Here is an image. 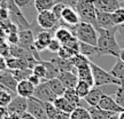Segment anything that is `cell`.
Returning a JSON list of instances; mask_svg holds the SVG:
<instances>
[{
	"mask_svg": "<svg viewBox=\"0 0 124 119\" xmlns=\"http://www.w3.org/2000/svg\"><path fill=\"white\" fill-rule=\"evenodd\" d=\"M75 9L80 22L90 23L97 29V9L93 5V0H78Z\"/></svg>",
	"mask_w": 124,
	"mask_h": 119,
	"instance_id": "cell-3",
	"label": "cell"
},
{
	"mask_svg": "<svg viewBox=\"0 0 124 119\" xmlns=\"http://www.w3.org/2000/svg\"><path fill=\"white\" fill-rule=\"evenodd\" d=\"M80 22V18L78 16V13L76 12L75 8L66 6L62 10L61 20H60V25L64 27H75Z\"/></svg>",
	"mask_w": 124,
	"mask_h": 119,
	"instance_id": "cell-11",
	"label": "cell"
},
{
	"mask_svg": "<svg viewBox=\"0 0 124 119\" xmlns=\"http://www.w3.org/2000/svg\"><path fill=\"white\" fill-rule=\"evenodd\" d=\"M36 21L43 30H56L60 27V21L56 18L52 10H45L38 13Z\"/></svg>",
	"mask_w": 124,
	"mask_h": 119,
	"instance_id": "cell-6",
	"label": "cell"
},
{
	"mask_svg": "<svg viewBox=\"0 0 124 119\" xmlns=\"http://www.w3.org/2000/svg\"><path fill=\"white\" fill-rule=\"evenodd\" d=\"M118 119H124V111H122V112L118 113Z\"/></svg>",
	"mask_w": 124,
	"mask_h": 119,
	"instance_id": "cell-55",
	"label": "cell"
},
{
	"mask_svg": "<svg viewBox=\"0 0 124 119\" xmlns=\"http://www.w3.org/2000/svg\"><path fill=\"white\" fill-rule=\"evenodd\" d=\"M58 79L62 81V84L66 86L67 88H75L77 83H78V77L75 72L71 71H62L58 75Z\"/></svg>",
	"mask_w": 124,
	"mask_h": 119,
	"instance_id": "cell-18",
	"label": "cell"
},
{
	"mask_svg": "<svg viewBox=\"0 0 124 119\" xmlns=\"http://www.w3.org/2000/svg\"><path fill=\"white\" fill-rule=\"evenodd\" d=\"M121 7H123V8H124V0H122V1H121Z\"/></svg>",
	"mask_w": 124,
	"mask_h": 119,
	"instance_id": "cell-57",
	"label": "cell"
},
{
	"mask_svg": "<svg viewBox=\"0 0 124 119\" xmlns=\"http://www.w3.org/2000/svg\"><path fill=\"white\" fill-rule=\"evenodd\" d=\"M61 46H62V45L59 42L58 40L55 39V38H53V39H52V41L49 42V45L47 46V49H48L51 53H56V54H58V52L60 50V48H61Z\"/></svg>",
	"mask_w": 124,
	"mask_h": 119,
	"instance_id": "cell-42",
	"label": "cell"
},
{
	"mask_svg": "<svg viewBox=\"0 0 124 119\" xmlns=\"http://www.w3.org/2000/svg\"><path fill=\"white\" fill-rule=\"evenodd\" d=\"M51 62L58 68V70L60 72H62V71H71V72H75L76 73V68L71 64L69 60H63V58L58 56L55 58H52Z\"/></svg>",
	"mask_w": 124,
	"mask_h": 119,
	"instance_id": "cell-25",
	"label": "cell"
},
{
	"mask_svg": "<svg viewBox=\"0 0 124 119\" xmlns=\"http://www.w3.org/2000/svg\"><path fill=\"white\" fill-rule=\"evenodd\" d=\"M79 54L85 55L86 57L90 58L91 56H99V50L97 46H92L79 41Z\"/></svg>",
	"mask_w": 124,
	"mask_h": 119,
	"instance_id": "cell-27",
	"label": "cell"
},
{
	"mask_svg": "<svg viewBox=\"0 0 124 119\" xmlns=\"http://www.w3.org/2000/svg\"><path fill=\"white\" fill-rule=\"evenodd\" d=\"M70 61V63L72 64V65L75 66L76 69L78 68V66L80 65H84V64H87V63H90L91 62V60H90L89 57H86L85 55H82V54H76L75 56H72V57L69 60Z\"/></svg>",
	"mask_w": 124,
	"mask_h": 119,
	"instance_id": "cell-35",
	"label": "cell"
},
{
	"mask_svg": "<svg viewBox=\"0 0 124 119\" xmlns=\"http://www.w3.org/2000/svg\"><path fill=\"white\" fill-rule=\"evenodd\" d=\"M91 88H92V86L89 83H86L84 80H78V83H77V85H76V87H75V91L78 94V96L84 100V97L89 94Z\"/></svg>",
	"mask_w": 124,
	"mask_h": 119,
	"instance_id": "cell-30",
	"label": "cell"
},
{
	"mask_svg": "<svg viewBox=\"0 0 124 119\" xmlns=\"http://www.w3.org/2000/svg\"><path fill=\"white\" fill-rule=\"evenodd\" d=\"M114 98H115V101L117 102V104L124 109V83L121 85V86L117 87Z\"/></svg>",
	"mask_w": 124,
	"mask_h": 119,
	"instance_id": "cell-41",
	"label": "cell"
},
{
	"mask_svg": "<svg viewBox=\"0 0 124 119\" xmlns=\"http://www.w3.org/2000/svg\"><path fill=\"white\" fill-rule=\"evenodd\" d=\"M93 5L97 10L114 13L116 9L121 8L120 0H93Z\"/></svg>",
	"mask_w": 124,
	"mask_h": 119,
	"instance_id": "cell-15",
	"label": "cell"
},
{
	"mask_svg": "<svg viewBox=\"0 0 124 119\" xmlns=\"http://www.w3.org/2000/svg\"><path fill=\"white\" fill-rule=\"evenodd\" d=\"M1 7H6L8 9V13H9V20L16 24V27L18 28V30H28L30 29L31 25L30 23L27 21L25 16L23 15L22 13V9L17 7L16 4L14 2V0H6L5 4L1 6Z\"/></svg>",
	"mask_w": 124,
	"mask_h": 119,
	"instance_id": "cell-5",
	"label": "cell"
},
{
	"mask_svg": "<svg viewBox=\"0 0 124 119\" xmlns=\"http://www.w3.org/2000/svg\"><path fill=\"white\" fill-rule=\"evenodd\" d=\"M111 17H113V21H114L116 27L123 24L124 23V8L123 7L116 9L114 13H111Z\"/></svg>",
	"mask_w": 124,
	"mask_h": 119,
	"instance_id": "cell-39",
	"label": "cell"
},
{
	"mask_svg": "<svg viewBox=\"0 0 124 119\" xmlns=\"http://www.w3.org/2000/svg\"><path fill=\"white\" fill-rule=\"evenodd\" d=\"M109 119H118V113H115L114 116H111Z\"/></svg>",
	"mask_w": 124,
	"mask_h": 119,
	"instance_id": "cell-56",
	"label": "cell"
},
{
	"mask_svg": "<svg viewBox=\"0 0 124 119\" xmlns=\"http://www.w3.org/2000/svg\"><path fill=\"white\" fill-rule=\"evenodd\" d=\"M54 38L58 40L62 46H66L68 42H70L71 40L75 38V35H72V32L67 27L60 25V27L55 30V32H54Z\"/></svg>",
	"mask_w": 124,
	"mask_h": 119,
	"instance_id": "cell-17",
	"label": "cell"
},
{
	"mask_svg": "<svg viewBox=\"0 0 124 119\" xmlns=\"http://www.w3.org/2000/svg\"><path fill=\"white\" fill-rule=\"evenodd\" d=\"M28 80H29V81H30V83L33 85L35 87H36V86H38V85H39L40 83L43 81V79H40L39 77H37V76L33 75V73H32V75H31L29 78H28Z\"/></svg>",
	"mask_w": 124,
	"mask_h": 119,
	"instance_id": "cell-48",
	"label": "cell"
},
{
	"mask_svg": "<svg viewBox=\"0 0 124 119\" xmlns=\"http://www.w3.org/2000/svg\"><path fill=\"white\" fill-rule=\"evenodd\" d=\"M98 106L106 111H110V112H115V113H120L122 111H124V109L122 106H120L117 104V102L115 101V98H113V96L110 95H106L103 94L101 97V100L99 102Z\"/></svg>",
	"mask_w": 124,
	"mask_h": 119,
	"instance_id": "cell-13",
	"label": "cell"
},
{
	"mask_svg": "<svg viewBox=\"0 0 124 119\" xmlns=\"http://www.w3.org/2000/svg\"><path fill=\"white\" fill-rule=\"evenodd\" d=\"M32 73L36 75L37 77H39L40 79L45 80L46 79V68L40 61H38L36 63V65L32 68Z\"/></svg>",
	"mask_w": 124,
	"mask_h": 119,
	"instance_id": "cell-36",
	"label": "cell"
},
{
	"mask_svg": "<svg viewBox=\"0 0 124 119\" xmlns=\"http://www.w3.org/2000/svg\"><path fill=\"white\" fill-rule=\"evenodd\" d=\"M116 33H118L121 35V38L124 40V23L121 25H117V32Z\"/></svg>",
	"mask_w": 124,
	"mask_h": 119,
	"instance_id": "cell-50",
	"label": "cell"
},
{
	"mask_svg": "<svg viewBox=\"0 0 124 119\" xmlns=\"http://www.w3.org/2000/svg\"><path fill=\"white\" fill-rule=\"evenodd\" d=\"M98 28L108 29V30L116 28L115 23L113 21V17H111V13H106V12L97 10V29Z\"/></svg>",
	"mask_w": 124,
	"mask_h": 119,
	"instance_id": "cell-16",
	"label": "cell"
},
{
	"mask_svg": "<svg viewBox=\"0 0 124 119\" xmlns=\"http://www.w3.org/2000/svg\"><path fill=\"white\" fill-rule=\"evenodd\" d=\"M91 70H92L93 75V80H94V87H100L103 85H117L121 86L124 81L115 78L113 75H110V72H107L106 70H103L102 68L91 62Z\"/></svg>",
	"mask_w": 124,
	"mask_h": 119,
	"instance_id": "cell-4",
	"label": "cell"
},
{
	"mask_svg": "<svg viewBox=\"0 0 124 119\" xmlns=\"http://www.w3.org/2000/svg\"><path fill=\"white\" fill-rule=\"evenodd\" d=\"M0 55L7 58L10 56V45L7 42L6 38L0 37Z\"/></svg>",
	"mask_w": 124,
	"mask_h": 119,
	"instance_id": "cell-40",
	"label": "cell"
},
{
	"mask_svg": "<svg viewBox=\"0 0 124 119\" xmlns=\"http://www.w3.org/2000/svg\"><path fill=\"white\" fill-rule=\"evenodd\" d=\"M91 119H109L111 116L115 115V112H110V111H106L100 109L99 106H89L87 108Z\"/></svg>",
	"mask_w": 124,
	"mask_h": 119,
	"instance_id": "cell-24",
	"label": "cell"
},
{
	"mask_svg": "<svg viewBox=\"0 0 124 119\" xmlns=\"http://www.w3.org/2000/svg\"><path fill=\"white\" fill-rule=\"evenodd\" d=\"M54 32H55V30H43L36 35L33 47L36 48L37 52L40 53L45 49H47V46L54 38Z\"/></svg>",
	"mask_w": 124,
	"mask_h": 119,
	"instance_id": "cell-10",
	"label": "cell"
},
{
	"mask_svg": "<svg viewBox=\"0 0 124 119\" xmlns=\"http://www.w3.org/2000/svg\"><path fill=\"white\" fill-rule=\"evenodd\" d=\"M53 104L56 109H59L60 111L64 112L67 115H70L71 112L77 108L75 104H72L70 101H68L64 96H58L55 98V101L53 102Z\"/></svg>",
	"mask_w": 124,
	"mask_h": 119,
	"instance_id": "cell-22",
	"label": "cell"
},
{
	"mask_svg": "<svg viewBox=\"0 0 124 119\" xmlns=\"http://www.w3.org/2000/svg\"><path fill=\"white\" fill-rule=\"evenodd\" d=\"M64 7H66V5L63 4H55L53 6V8H52V12H53V14L56 16V18L59 21L61 20V14H62V10L64 9Z\"/></svg>",
	"mask_w": 124,
	"mask_h": 119,
	"instance_id": "cell-43",
	"label": "cell"
},
{
	"mask_svg": "<svg viewBox=\"0 0 124 119\" xmlns=\"http://www.w3.org/2000/svg\"><path fill=\"white\" fill-rule=\"evenodd\" d=\"M69 30L72 32V35H75L80 42L97 46L98 42V32L92 24L85 22H79L75 27H67Z\"/></svg>",
	"mask_w": 124,
	"mask_h": 119,
	"instance_id": "cell-2",
	"label": "cell"
},
{
	"mask_svg": "<svg viewBox=\"0 0 124 119\" xmlns=\"http://www.w3.org/2000/svg\"><path fill=\"white\" fill-rule=\"evenodd\" d=\"M32 117H35L36 119H48L47 113L45 111V108L43 105V102L39 101L36 97H29L28 98V110Z\"/></svg>",
	"mask_w": 124,
	"mask_h": 119,
	"instance_id": "cell-9",
	"label": "cell"
},
{
	"mask_svg": "<svg viewBox=\"0 0 124 119\" xmlns=\"http://www.w3.org/2000/svg\"><path fill=\"white\" fill-rule=\"evenodd\" d=\"M6 40L9 45H18V32H13L9 33L6 37Z\"/></svg>",
	"mask_w": 124,
	"mask_h": 119,
	"instance_id": "cell-44",
	"label": "cell"
},
{
	"mask_svg": "<svg viewBox=\"0 0 124 119\" xmlns=\"http://www.w3.org/2000/svg\"><path fill=\"white\" fill-rule=\"evenodd\" d=\"M54 5H55L54 0H33V6L38 13L45 10H52Z\"/></svg>",
	"mask_w": 124,
	"mask_h": 119,
	"instance_id": "cell-29",
	"label": "cell"
},
{
	"mask_svg": "<svg viewBox=\"0 0 124 119\" xmlns=\"http://www.w3.org/2000/svg\"><path fill=\"white\" fill-rule=\"evenodd\" d=\"M43 102V101H41ZM43 105L45 108V111L47 113L48 119H69V116L64 112L60 111L59 109H56L54 106L53 103H49V102H43Z\"/></svg>",
	"mask_w": 124,
	"mask_h": 119,
	"instance_id": "cell-21",
	"label": "cell"
},
{
	"mask_svg": "<svg viewBox=\"0 0 124 119\" xmlns=\"http://www.w3.org/2000/svg\"><path fill=\"white\" fill-rule=\"evenodd\" d=\"M8 115V111L5 106H0V119H4L6 116Z\"/></svg>",
	"mask_w": 124,
	"mask_h": 119,
	"instance_id": "cell-51",
	"label": "cell"
},
{
	"mask_svg": "<svg viewBox=\"0 0 124 119\" xmlns=\"http://www.w3.org/2000/svg\"><path fill=\"white\" fill-rule=\"evenodd\" d=\"M91 63V62H90ZM90 63L84 64V65H80L76 69V75L78 77L79 80H84L86 83H89L91 86H94V80H93V75H92V70H91V65Z\"/></svg>",
	"mask_w": 124,
	"mask_h": 119,
	"instance_id": "cell-20",
	"label": "cell"
},
{
	"mask_svg": "<svg viewBox=\"0 0 124 119\" xmlns=\"http://www.w3.org/2000/svg\"><path fill=\"white\" fill-rule=\"evenodd\" d=\"M69 119H91V115H90L87 108L77 106L75 110L70 113Z\"/></svg>",
	"mask_w": 124,
	"mask_h": 119,
	"instance_id": "cell-32",
	"label": "cell"
},
{
	"mask_svg": "<svg viewBox=\"0 0 124 119\" xmlns=\"http://www.w3.org/2000/svg\"><path fill=\"white\" fill-rule=\"evenodd\" d=\"M102 95H103V92L101 89L99 87H94L93 86L91 88V91L89 92V94L84 97V100L90 106H97L99 104L100 100H101Z\"/></svg>",
	"mask_w": 124,
	"mask_h": 119,
	"instance_id": "cell-23",
	"label": "cell"
},
{
	"mask_svg": "<svg viewBox=\"0 0 124 119\" xmlns=\"http://www.w3.org/2000/svg\"><path fill=\"white\" fill-rule=\"evenodd\" d=\"M98 42L97 47L99 50V56L102 55H111L118 57L121 52V48L118 46V42L116 40V32H117V27L114 29H101L98 28Z\"/></svg>",
	"mask_w": 124,
	"mask_h": 119,
	"instance_id": "cell-1",
	"label": "cell"
},
{
	"mask_svg": "<svg viewBox=\"0 0 124 119\" xmlns=\"http://www.w3.org/2000/svg\"><path fill=\"white\" fill-rule=\"evenodd\" d=\"M47 83H48L51 89L53 91V93L56 95V96H63V94L66 92L67 87L62 84L61 80L58 79V78H53V79L47 80Z\"/></svg>",
	"mask_w": 124,
	"mask_h": 119,
	"instance_id": "cell-26",
	"label": "cell"
},
{
	"mask_svg": "<svg viewBox=\"0 0 124 119\" xmlns=\"http://www.w3.org/2000/svg\"><path fill=\"white\" fill-rule=\"evenodd\" d=\"M33 42H35V35L31 29L18 31V45L31 52V54H32V49L35 48Z\"/></svg>",
	"mask_w": 124,
	"mask_h": 119,
	"instance_id": "cell-14",
	"label": "cell"
},
{
	"mask_svg": "<svg viewBox=\"0 0 124 119\" xmlns=\"http://www.w3.org/2000/svg\"><path fill=\"white\" fill-rule=\"evenodd\" d=\"M33 93H35V86L29 80H22V81L17 83V86H16V94L17 95L29 98V97L33 96Z\"/></svg>",
	"mask_w": 124,
	"mask_h": 119,
	"instance_id": "cell-19",
	"label": "cell"
},
{
	"mask_svg": "<svg viewBox=\"0 0 124 119\" xmlns=\"http://www.w3.org/2000/svg\"><path fill=\"white\" fill-rule=\"evenodd\" d=\"M8 113H14V115L22 116L24 115L28 110V98L22 97L20 95H15L9 102V104L6 106Z\"/></svg>",
	"mask_w": 124,
	"mask_h": 119,
	"instance_id": "cell-8",
	"label": "cell"
},
{
	"mask_svg": "<svg viewBox=\"0 0 124 119\" xmlns=\"http://www.w3.org/2000/svg\"><path fill=\"white\" fill-rule=\"evenodd\" d=\"M33 97L38 98L39 101L43 102H49L53 103L56 98V95L53 93V91L51 89L47 80H43L38 86L35 87V93H33Z\"/></svg>",
	"mask_w": 124,
	"mask_h": 119,
	"instance_id": "cell-7",
	"label": "cell"
},
{
	"mask_svg": "<svg viewBox=\"0 0 124 119\" xmlns=\"http://www.w3.org/2000/svg\"><path fill=\"white\" fill-rule=\"evenodd\" d=\"M0 85L5 87L6 89H8L9 92L14 94V95H17L16 94V86H17V80L15 79L12 75L10 70H5L0 72Z\"/></svg>",
	"mask_w": 124,
	"mask_h": 119,
	"instance_id": "cell-12",
	"label": "cell"
},
{
	"mask_svg": "<svg viewBox=\"0 0 124 119\" xmlns=\"http://www.w3.org/2000/svg\"><path fill=\"white\" fill-rule=\"evenodd\" d=\"M40 62L43 63L46 68V79L45 80H49L53 79V78H58V75L60 73V71L58 70V68L54 65L51 61H44V60H40Z\"/></svg>",
	"mask_w": 124,
	"mask_h": 119,
	"instance_id": "cell-28",
	"label": "cell"
},
{
	"mask_svg": "<svg viewBox=\"0 0 124 119\" xmlns=\"http://www.w3.org/2000/svg\"><path fill=\"white\" fill-rule=\"evenodd\" d=\"M7 69H8V68H7V58L5 57V56H1V55H0V72L7 70Z\"/></svg>",
	"mask_w": 124,
	"mask_h": 119,
	"instance_id": "cell-49",
	"label": "cell"
},
{
	"mask_svg": "<svg viewBox=\"0 0 124 119\" xmlns=\"http://www.w3.org/2000/svg\"><path fill=\"white\" fill-rule=\"evenodd\" d=\"M54 2L55 4H63L66 6H68V7L75 8L77 2H78V0H54Z\"/></svg>",
	"mask_w": 124,
	"mask_h": 119,
	"instance_id": "cell-46",
	"label": "cell"
},
{
	"mask_svg": "<svg viewBox=\"0 0 124 119\" xmlns=\"http://www.w3.org/2000/svg\"><path fill=\"white\" fill-rule=\"evenodd\" d=\"M21 119H36V118H35V117H32L29 112H25L24 115L21 116Z\"/></svg>",
	"mask_w": 124,
	"mask_h": 119,
	"instance_id": "cell-53",
	"label": "cell"
},
{
	"mask_svg": "<svg viewBox=\"0 0 124 119\" xmlns=\"http://www.w3.org/2000/svg\"><path fill=\"white\" fill-rule=\"evenodd\" d=\"M12 75L15 79L18 81L22 80H28V78L32 75V70L31 69H18V70H10Z\"/></svg>",
	"mask_w": 124,
	"mask_h": 119,
	"instance_id": "cell-34",
	"label": "cell"
},
{
	"mask_svg": "<svg viewBox=\"0 0 124 119\" xmlns=\"http://www.w3.org/2000/svg\"><path fill=\"white\" fill-rule=\"evenodd\" d=\"M4 119H21V116L14 115V113H8Z\"/></svg>",
	"mask_w": 124,
	"mask_h": 119,
	"instance_id": "cell-52",
	"label": "cell"
},
{
	"mask_svg": "<svg viewBox=\"0 0 124 119\" xmlns=\"http://www.w3.org/2000/svg\"><path fill=\"white\" fill-rule=\"evenodd\" d=\"M14 2L16 4L17 7L20 8H25V7H29L31 5H33V0H14Z\"/></svg>",
	"mask_w": 124,
	"mask_h": 119,
	"instance_id": "cell-45",
	"label": "cell"
},
{
	"mask_svg": "<svg viewBox=\"0 0 124 119\" xmlns=\"http://www.w3.org/2000/svg\"><path fill=\"white\" fill-rule=\"evenodd\" d=\"M9 20V13H8V9L6 7H1L0 6V23L5 22Z\"/></svg>",
	"mask_w": 124,
	"mask_h": 119,
	"instance_id": "cell-47",
	"label": "cell"
},
{
	"mask_svg": "<svg viewBox=\"0 0 124 119\" xmlns=\"http://www.w3.org/2000/svg\"><path fill=\"white\" fill-rule=\"evenodd\" d=\"M63 96L66 97L68 101H70L72 104H75L76 106H80V101L82 98L78 96V94L76 93L75 88H67Z\"/></svg>",
	"mask_w": 124,
	"mask_h": 119,
	"instance_id": "cell-33",
	"label": "cell"
},
{
	"mask_svg": "<svg viewBox=\"0 0 124 119\" xmlns=\"http://www.w3.org/2000/svg\"><path fill=\"white\" fill-rule=\"evenodd\" d=\"M15 96L9 91L6 89H0V106H6L9 104V102L12 101V98Z\"/></svg>",
	"mask_w": 124,
	"mask_h": 119,
	"instance_id": "cell-37",
	"label": "cell"
},
{
	"mask_svg": "<svg viewBox=\"0 0 124 119\" xmlns=\"http://www.w3.org/2000/svg\"><path fill=\"white\" fill-rule=\"evenodd\" d=\"M117 58H120L122 62H124V48L121 49V52H120V55H118V57Z\"/></svg>",
	"mask_w": 124,
	"mask_h": 119,
	"instance_id": "cell-54",
	"label": "cell"
},
{
	"mask_svg": "<svg viewBox=\"0 0 124 119\" xmlns=\"http://www.w3.org/2000/svg\"><path fill=\"white\" fill-rule=\"evenodd\" d=\"M109 72H110V75H113L115 78L124 81V62H122L120 58H117L115 65L113 66V69H111Z\"/></svg>",
	"mask_w": 124,
	"mask_h": 119,
	"instance_id": "cell-31",
	"label": "cell"
},
{
	"mask_svg": "<svg viewBox=\"0 0 124 119\" xmlns=\"http://www.w3.org/2000/svg\"><path fill=\"white\" fill-rule=\"evenodd\" d=\"M76 54H78V53L74 52V50L70 49L69 47H67V46H61L60 50L58 52V56L63 58V60H70L72 56H75Z\"/></svg>",
	"mask_w": 124,
	"mask_h": 119,
	"instance_id": "cell-38",
	"label": "cell"
}]
</instances>
